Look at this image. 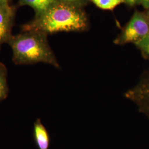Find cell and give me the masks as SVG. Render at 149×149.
<instances>
[{
  "mask_svg": "<svg viewBox=\"0 0 149 149\" xmlns=\"http://www.w3.org/2000/svg\"><path fill=\"white\" fill-rule=\"evenodd\" d=\"M146 13H147V14L149 15V10H146Z\"/></svg>",
  "mask_w": 149,
  "mask_h": 149,
  "instance_id": "15",
  "label": "cell"
},
{
  "mask_svg": "<svg viewBox=\"0 0 149 149\" xmlns=\"http://www.w3.org/2000/svg\"><path fill=\"white\" fill-rule=\"evenodd\" d=\"M20 6H28L34 10L35 17L39 16L47 11L59 0H18Z\"/></svg>",
  "mask_w": 149,
  "mask_h": 149,
  "instance_id": "7",
  "label": "cell"
},
{
  "mask_svg": "<svg viewBox=\"0 0 149 149\" xmlns=\"http://www.w3.org/2000/svg\"><path fill=\"white\" fill-rule=\"evenodd\" d=\"M124 1L125 5L130 7L141 5V0H124Z\"/></svg>",
  "mask_w": 149,
  "mask_h": 149,
  "instance_id": "12",
  "label": "cell"
},
{
  "mask_svg": "<svg viewBox=\"0 0 149 149\" xmlns=\"http://www.w3.org/2000/svg\"><path fill=\"white\" fill-rule=\"evenodd\" d=\"M65 3L70 5L74 6L79 8H84V7L87 5L90 0H59Z\"/></svg>",
  "mask_w": 149,
  "mask_h": 149,
  "instance_id": "11",
  "label": "cell"
},
{
  "mask_svg": "<svg viewBox=\"0 0 149 149\" xmlns=\"http://www.w3.org/2000/svg\"><path fill=\"white\" fill-rule=\"evenodd\" d=\"M97 7L104 10L111 11L117 6L124 3V0H90Z\"/></svg>",
  "mask_w": 149,
  "mask_h": 149,
  "instance_id": "9",
  "label": "cell"
},
{
  "mask_svg": "<svg viewBox=\"0 0 149 149\" xmlns=\"http://www.w3.org/2000/svg\"><path fill=\"white\" fill-rule=\"evenodd\" d=\"M34 137L39 149H49L50 136L41 120L38 119L34 124Z\"/></svg>",
  "mask_w": 149,
  "mask_h": 149,
  "instance_id": "6",
  "label": "cell"
},
{
  "mask_svg": "<svg viewBox=\"0 0 149 149\" xmlns=\"http://www.w3.org/2000/svg\"><path fill=\"white\" fill-rule=\"evenodd\" d=\"M7 69L5 65L0 63V102L4 100L8 94Z\"/></svg>",
  "mask_w": 149,
  "mask_h": 149,
  "instance_id": "8",
  "label": "cell"
},
{
  "mask_svg": "<svg viewBox=\"0 0 149 149\" xmlns=\"http://www.w3.org/2000/svg\"><path fill=\"white\" fill-rule=\"evenodd\" d=\"M90 22L84 8L59 1L32 21L22 26L23 32L37 31L47 35L59 32H84Z\"/></svg>",
  "mask_w": 149,
  "mask_h": 149,
  "instance_id": "1",
  "label": "cell"
},
{
  "mask_svg": "<svg viewBox=\"0 0 149 149\" xmlns=\"http://www.w3.org/2000/svg\"><path fill=\"white\" fill-rule=\"evenodd\" d=\"M134 45L140 52L144 59L149 61V34Z\"/></svg>",
  "mask_w": 149,
  "mask_h": 149,
  "instance_id": "10",
  "label": "cell"
},
{
  "mask_svg": "<svg viewBox=\"0 0 149 149\" xmlns=\"http://www.w3.org/2000/svg\"><path fill=\"white\" fill-rule=\"evenodd\" d=\"M9 0H0V6L3 7H11L9 5Z\"/></svg>",
  "mask_w": 149,
  "mask_h": 149,
  "instance_id": "13",
  "label": "cell"
},
{
  "mask_svg": "<svg viewBox=\"0 0 149 149\" xmlns=\"http://www.w3.org/2000/svg\"><path fill=\"white\" fill-rule=\"evenodd\" d=\"M124 97L134 103L149 120V70L141 74L138 82L125 92Z\"/></svg>",
  "mask_w": 149,
  "mask_h": 149,
  "instance_id": "4",
  "label": "cell"
},
{
  "mask_svg": "<svg viewBox=\"0 0 149 149\" xmlns=\"http://www.w3.org/2000/svg\"><path fill=\"white\" fill-rule=\"evenodd\" d=\"M141 5L143 6L146 10L149 9V0H141Z\"/></svg>",
  "mask_w": 149,
  "mask_h": 149,
  "instance_id": "14",
  "label": "cell"
},
{
  "mask_svg": "<svg viewBox=\"0 0 149 149\" xmlns=\"http://www.w3.org/2000/svg\"><path fill=\"white\" fill-rule=\"evenodd\" d=\"M149 34V15L146 11H135L113 43L117 45H134Z\"/></svg>",
  "mask_w": 149,
  "mask_h": 149,
  "instance_id": "3",
  "label": "cell"
},
{
  "mask_svg": "<svg viewBox=\"0 0 149 149\" xmlns=\"http://www.w3.org/2000/svg\"><path fill=\"white\" fill-rule=\"evenodd\" d=\"M15 12L12 7L0 6V50L4 43H8L12 36Z\"/></svg>",
  "mask_w": 149,
  "mask_h": 149,
  "instance_id": "5",
  "label": "cell"
},
{
  "mask_svg": "<svg viewBox=\"0 0 149 149\" xmlns=\"http://www.w3.org/2000/svg\"><path fill=\"white\" fill-rule=\"evenodd\" d=\"M12 51V60L18 65L38 63L60 66L48 42V35L37 31H25L12 36L7 43Z\"/></svg>",
  "mask_w": 149,
  "mask_h": 149,
  "instance_id": "2",
  "label": "cell"
}]
</instances>
